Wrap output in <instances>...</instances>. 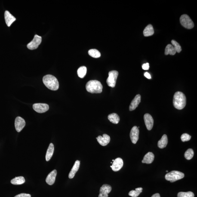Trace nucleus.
<instances>
[{"label": "nucleus", "mask_w": 197, "mask_h": 197, "mask_svg": "<svg viewBox=\"0 0 197 197\" xmlns=\"http://www.w3.org/2000/svg\"><path fill=\"white\" fill-rule=\"evenodd\" d=\"M186 97L181 92L178 91L175 93L173 97V104L174 107L178 109H184L186 105Z\"/></svg>", "instance_id": "nucleus-1"}, {"label": "nucleus", "mask_w": 197, "mask_h": 197, "mask_svg": "<svg viewBox=\"0 0 197 197\" xmlns=\"http://www.w3.org/2000/svg\"><path fill=\"white\" fill-rule=\"evenodd\" d=\"M43 82L49 90L56 91L59 88V81L57 78L53 75H45L43 78Z\"/></svg>", "instance_id": "nucleus-2"}, {"label": "nucleus", "mask_w": 197, "mask_h": 197, "mask_svg": "<svg viewBox=\"0 0 197 197\" xmlns=\"http://www.w3.org/2000/svg\"><path fill=\"white\" fill-rule=\"evenodd\" d=\"M86 89L89 92L99 94L102 92L103 86L100 81L97 80H91L87 83Z\"/></svg>", "instance_id": "nucleus-3"}, {"label": "nucleus", "mask_w": 197, "mask_h": 197, "mask_svg": "<svg viewBox=\"0 0 197 197\" xmlns=\"http://www.w3.org/2000/svg\"><path fill=\"white\" fill-rule=\"evenodd\" d=\"M184 174L183 173L178 171H172L167 173L165 176V179L173 183L180 179L183 178Z\"/></svg>", "instance_id": "nucleus-4"}, {"label": "nucleus", "mask_w": 197, "mask_h": 197, "mask_svg": "<svg viewBox=\"0 0 197 197\" xmlns=\"http://www.w3.org/2000/svg\"><path fill=\"white\" fill-rule=\"evenodd\" d=\"M180 22L182 26L186 29H192L194 26L193 22L187 15L184 14L181 16Z\"/></svg>", "instance_id": "nucleus-5"}, {"label": "nucleus", "mask_w": 197, "mask_h": 197, "mask_svg": "<svg viewBox=\"0 0 197 197\" xmlns=\"http://www.w3.org/2000/svg\"><path fill=\"white\" fill-rule=\"evenodd\" d=\"M118 75L117 71H112L109 73V77L107 80V83L109 87L114 88L116 85L117 78Z\"/></svg>", "instance_id": "nucleus-6"}, {"label": "nucleus", "mask_w": 197, "mask_h": 197, "mask_svg": "<svg viewBox=\"0 0 197 197\" xmlns=\"http://www.w3.org/2000/svg\"><path fill=\"white\" fill-rule=\"evenodd\" d=\"M42 42V37L37 35H35L32 40L27 45V48L31 50H35L38 48Z\"/></svg>", "instance_id": "nucleus-7"}, {"label": "nucleus", "mask_w": 197, "mask_h": 197, "mask_svg": "<svg viewBox=\"0 0 197 197\" xmlns=\"http://www.w3.org/2000/svg\"><path fill=\"white\" fill-rule=\"evenodd\" d=\"M34 110L40 113H44L49 109V106L45 103H35L32 106Z\"/></svg>", "instance_id": "nucleus-8"}, {"label": "nucleus", "mask_w": 197, "mask_h": 197, "mask_svg": "<svg viewBox=\"0 0 197 197\" xmlns=\"http://www.w3.org/2000/svg\"><path fill=\"white\" fill-rule=\"evenodd\" d=\"M26 122L25 120L20 117H18L15 121V126L18 132H20L25 126Z\"/></svg>", "instance_id": "nucleus-9"}, {"label": "nucleus", "mask_w": 197, "mask_h": 197, "mask_svg": "<svg viewBox=\"0 0 197 197\" xmlns=\"http://www.w3.org/2000/svg\"><path fill=\"white\" fill-rule=\"evenodd\" d=\"M139 130L138 127L134 126L132 128L130 133V137L134 144L137 143L139 139Z\"/></svg>", "instance_id": "nucleus-10"}, {"label": "nucleus", "mask_w": 197, "mask_h": 197, "mask_svg": "<svg viewBox=\"0 0 197 197\" xmlns=\"http://www.w3.org/2000/svg\"><path fill=\"white\" fill-rule=\"evenodd\" d=\"M123 165L124 161L122 158H118L114 160L112 165L110 167L114 171L117 172L122 168Z\"/></svg>", "instance_id": "nucleus-11"}, {"label": "nucleus", "mask_w": 197, "mask_h": 197, "mask_svg": "<svg viewBox=\"0 0 197 197\" xmlns=\"http://www.w3.org/2000/svg\"><path fill=\"white\" fill-rule=\"evenodd\" d=\"M112 190V188L109 185H103L100 188L99 197H108V194L110 193Z\"/></svg>", "instance_id": "nucleus-12"}, {"label": "nucleus", "mask_w": 197, "mask_h": 197, "mask_svg": "<svg viewBox=\"0 0 197 197\" xmlns=\"http://www.w3.org/2000/svg\"><path fill=\"white\" fill-rule=\"evenodd\" d=\"M97 142L99 144L102 146H106L107 145L110 141V138L109 135L106 134H103V137L99 136L96 138Z\"/></svg>", "instance_id": "nucleus-13"}, {"label": "nucleus", "mask_w": 197, "mask_h": 197, "mask_svg": "<svg viewBox=\"0 0 197 197\" xmlns=\"http://www.w3.org/2000/svg\"><path fill=\"white\" fill-rule=\"evenodd\" d=\"M144 119L148 130H152L154 124V120L152 116L149 114H146L144 116Z\"/></svg>", "instance_id": "nucleus-14"}, {"label": "nucleus", "mask_w": 197, "mask_h": 197, "mask_svg": "<svg viewBox=\"0 0 197 197\" xmlns=\"http://www.w3.org/2000/svg\"><path fill=\"white\" fill-rule=\"evenodd\" d=\"M4 18L6 24L8 27L11 26L12 23L16 20V18L7 10L4 13Z\"/></svg>", "instance_id": "nucleus-15"}, {"label": "nucleus", "mask_w": 197, "mask_h": 197, "mask_svg": "<svg viewBox=\"0 0 197 197\" xmlns=\"http://www.w3.org/2000/svg\"><path fill=\"white\" fill-rule=\"evenodd\" d=\"M141 100V96L140 95H137L132 101L129 106V110L132 111L135 110L138 106Z\"/></svg>", "instance_id": "nucleus-16"}, {"label": "nucleus", "mask_w": 197, "mask_h": 197, "mask_svg": "<svg viewBox=\"0 0 197 197\" xmlns=\"http://www.w3.org/2000/svg\"><path fill=\"white\" fill-rule=\"evenodd\" d=\"M57 172L56 170L52 171L47 176L46 181L49 185H52L55 181L56 177L57 175Z\"/></svg>", "instance_id": "nucleus-17"}, {"label": "nucleus", "mask_w": 197, "mask_h": 197, "mask_svg": "<svg viewBox=\"0 0 197 197\" xmlns=\"http://www.w3.org/2000/svg\"><path fill=\"white\" fill-rule=\"evenodd\" d=\"M80 165V161L77 160L74 164L73 167L71 170L69 174V179H73L75 176L76 173L79 169Z\"/></svg>", "instance_id": "nucleus-18"}, {"label": "nucleus", "mask_w": 197, "mask_h": 197, "mask_svg": "<svg viewBox=\"0 0 197 197\" xmlns=\"http://www.w3.org/2000/svg\"><path fill=\"white\" fill-rule=\"evenodd\" d=\"M155 155L153 153L149 152L145 155L142 161V162L143 163L150 164L153 162Z\"/></svg>", "instance_id": "nucleus-19"}, {"label": "nucleus", "mask_w": 197, "mask_h": 197, "mask_svg": "<svg viewBox=\"0 0 197 197\" xmlns=\"http://www.w3.org/2000/svg\"><path fill=\"white\" fill-rule=\"evenodd\" d=\"M168 143V137H167L166 135L164 134L158 142V147L160 149H163V148L166 147Z\"/></svg>", "instance_id": "nucleus-20"}, {"label": "nucleus", "mask_w": 197, "mask_h": 197, "mask_svg": "<svg viewBox=\"0 0 197 197\" xmlns=\"http://www.w3.org/2000/svg\"><path fill=\"white\" fill-rule=\"evenodd\" d=\"M54 151V146L52 143H50L49 146L47 150L46 155V160L48 161L51 159L53 156Z\"/></svg>", "instance_id": "nucleus-21"}, {"label": "nucleus", "mask_w": 197, "mask_h": 197, "mask_svg": "<svg viewBox=\"0 0 197 197\" xmlns=\"http://www.w3.org/2000/svg\"><path fill=\"white\" fill-rule=\"evenodd\" d=\"M154 33V30L152 25H148L143 30V34L145 37L151 36Z\"/></svg>", "instance_id": "nucleus-22"}, {"label": "nucleus", "mask_w": 197, "mask_h": 197, "mask_svg": "<svg viewBox=\"0 0 197 197\" xmlns=\"http://www.w3.org/2000/svg\"><path fill=\"white\" fill-rule=\"evenodd\" d=\"M108 119L112 123L117 124L119 122L120 118L117 114L113 113L110 114L108 117Z\"/></svg>", "instance_id": "nucleus-23"}, {"label": "nucleus", "mask_w": 197, "mask_h": 197, "mask_svg": "<svg viewBox=\"0 0 197 197\" xmlns=\"http://www.w3.org/2000/svg\"><path fill=\"white\" fill-rule=\"evenodd\" d=\"M176 51L172 45L168 44L167 46L165 49V54L166 55L170 54L171 55H174L176 54Z\"/></svg>", "instance_id": "nucleus-24"}, {"label": "nucleus", "mask_w": 197, "mask_h": 197, "mask_svg": "<svg viewBox=\"0 0 197 197\" xmlns=\"http://www.w3.org/2000/svg\"><path fill=\"white\" fill-rule=\"evenodd\" d=\"M25 182V179L23 176L16 177L11 180V183L13 185H21Z\"/></svg>", "instance_id": "nucleus-25"}, {"label": "nucleus", "mask_w": 197, "mask_h": 197, "mask_svg": "<svg viewBox=\"0 0 197 197\" xmlns=\"http://www.w3.org/2000/svg\"><path fill=\"white\" fill-rule=\"evenodd\" d=\"M87 71V68L85 66H81L78 69L77 72L78 77L81 78H84L86 74Z\"/></svg>", "instance_id": "nucleus-26"}, {"label": "nucleus", "mask_w": 197, "mask_h": 197, "mask_svg": "<svg viewBox=\"0 0 197 197\" xmlns=\"http://www.w3.org/2000/svg\"><path fill=\"white\" fill-rule=\"evenodd\" d=\"M143 189L140 187L136 189V190H132L129 192V195L132 197H137L142 192Z\"/></svg>", "instance_id": "nucleus-27"}, {"label": "nucleus", "mask_w": 197, "mask_h": 197, "mask_svg": "<svg viewBox=\"0 0 197 197\" xmlns=\"http://www.w3.org/2000/svg\"><path fill=\"white\" fill-rule=\"evenodd\" d=\"M89 55L95 58H97L100 57L101 54L98 50L96 49H91L88 52Z\"/></svg>", "instance_id": "nucleus-28"}, {"label": "nucleus", "mask_w": 197, "mask_h": 197, "mask_svg": "<svg viewBox=\"0 0 197 197\" xmlns=\"http://www.w3.org/2000/svg\"><path fill=\"white\" fill-rule=\"evenodd\" d=\"M194 152L192 149H189L185 152L184 154L185 157L187 160H190L193 157Z\"/></svg>", "instance_id": "nucleus-29"}, {"label": "nucleus", "mask_w": 197, "mask_h": 197, "mask_svg": "<svg viewBox=\"0 0 197 197\" xmlns=\"http://www.w3.org/2000/svg\"><path fill=\"white\" fill-rule=\"evenodd\" d=\"M195 195L192 192H180L178 193V197H194Z\"/></svg>", "instance_id": "nucleus-30"}, {"label": "nucleus", "mask_w": 197, "mask_h": 197, "mask_svg": "<svg viewBox=\"0 0 197 197\" xmlns=\"http://www.w3.org/2000/svg\"><path fill=\"white\" fill-rule=\"evenodd\" d=\"M171 43L173 47H174L175 49L176 50V52L180 53L181 52L182 49L181 47L180 44L177 41L174 40H172L171 41Z\"/></svg>", "instance_id": "nucleus-31"}, {"label": "nucleus", "mask_w": 197, "mask_h": 197, "mask_svg": "<svg viewBox=\"0 0 197 197\" xmlns=\"http://www.w3.org/2000/svg\"><path fill=\"white\" fill-rule=\"evenodd\" d=\"M191 136L186 133H184L182 135L181 138L182 141L183 142L189 141L191 139Z\"/></svg>", "instance_id": "nucleus-32"}, {"label": "nucleus", "mask_w": 197, "mask_h": 197, "mask_svg": "<svg viewBox=\"0 0 197 197\" xmlns=\"http://www.w3.org/2000/svg\"><path fill=\"white\" fill-rule=\"evenodd\" d=\"M14 197H31L30 195L29 194H26L25 193H20V194L16 195Z\"/></svg>", "instance_id": "nucleus-33"}, {"label": "nucleus", "mask_w": 197, "mask_h": 197, "mask_svg": "<svg viewBox=\"0 0 197 197\" xmlns=\"http://www.w3.org/2000/svg\"><path fill=\"white\" fill-rule=\"evenodd\" d=\"M142 68L143 70H148L149 69V64L148 63H146L144 64L142 66Z\"/></svg>", "instance_id": "nucleus-34"}, {"label": "nucleus", "mask_w": 197, "mask_h": 197, "mask_svg": "<svg viewBox=\"0 0 197 197\" xmlns=\"http://www.w3.org/2000/svg\"><path fill=\"white\" fill-rule=\"evenodd\" d=\"M144 76L145 77L148 78V79H151V77L150 74L149 73H148L147 72H146L144 73Z\"/></svg>", "instance_id": "nucleus-35"}, {"label": "nucleus", "mask_w": 197, "mask_h": 197, "mask_svg": "<svg viewBox=\"0 0 197 197\" xmlns=\"http://www.w3.org/2000/svg\"><path fill=\"white\" fill-rule=\"evenodd\" d=\"M151 197H160V196L159 193H157L153 195Z\"/></svg>", "instance_id": "nucleus-36"}, {"label": "nucleus", "mask_w": 197, "mask_h": 197, "mask_svg": "<svg viewBox=\"0 0 197 197\" xmlns=\"http://www.w3.org/2000/svg\"><path fill=\"white\" fill-rule=\"evenodd\" d=\"M114 160H112V161H113H113H114Z\"/></svg>", "instance_id": "nucleus-37"}, {"label": "nucleus", "mask_w": 197, "mask_h": 197, "mask_svg": "<svg viewBox=\"0 0 197 197\" xmlns=\"http://www.w3.org/2000/svg\"><path fill=\"white\" fill-rule=\"evenodd\" d=\"M166 172H168V171H166Z\"/></svg>", "instance_id": "nucleus-38"}]
</instances>
